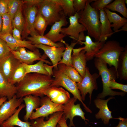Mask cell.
<instances>
[{"label": "cell", "instance_id": "cell-29", "mask_svg": "<svg viewBox=\"0 0 127 127\" xmlns=\"http://www.w3.org/2000/svg\"><path fill=\"white\" fill-rule=\"evenodd\" d=\"M118 77L120 80L127 79V47L121 53L118 69Z\"/></svg>", "mask_w": 127, "mask_h": 127}, {"label": "cell", "instance_id": "cell-14", "mask_svg": "<svg viewBox=\"0 0 127 127\" xmlns=\"http://www.w3.org/2000/svg\"><path fill=\"white\" fill-rule=\"evenodd\" d=\"M51 100L56 103L64 105L71 98L69 92L62 87L55 86L49 87L43 93Z\"/></svg>", "mask_w": 127, "mask_h": 127}, {"label": "cell", "instance_id": "cell-48", "mask_svg": "<svg viewBox=\"0 0 127 127\" xmlns=\"http://www.w3.org/2000/svg\"><path fill=\"white\" fill-rule=\"evenodd\" d=\"M65 116L63 114L58 123L61 127H68L67 126Z\"/></svg>", "mask_w": 127, "mask_h": 127}, {"label": "cell", "instance_id": "cell-30", "mask_svg": "<svg viewBox=\"0 0 127 127\" xmlns=\"http://www.w3.org/2000/svg\"><path fill=\"white\" fill-rule=\"evenodd\" d=\"M28 40L31 42L33 45L42 44L56 47H60L64 46V44L60 42L55 43L44 36L39 35H33L27 38Z\"/></svg>", "mask_w": 127, "mask_h": 127}, {"label": "cell", "instance_id": "cell-52", "mask_svg": "<svg viewBox=\"0 0 127 127\" xmlns=\"http://www.w3.org/2000/svg\"><path fill=\"white\" fill-rule=\"evenodd\" d=\"M121 31H127V24L123 26L122 29L120 30H119L118 32Z\"/></svg>", "mask_w": 127, "mask_h": 127}, {"label": "cell", "instance_id": "cell-21", "mask_svg": "<svg viewBox=\"0 0 127 127\" xmlns=\"http://www.w3.org/2000/svg\"><path fill=\"white\" fill-rule=\"evenodd\" d=\"M45 62L50 64L51 63L49 61L44 60H40L33 64H27L22 63L26 71V74L35 73L47 75H52L53 74V66L44 64Z\"/></svg>", "mask_w": 127, "mask_h": 127}, {"label": "cell", "instance_id": "cell-4", "mask_svg": "<svg viewBox=\"0 0 127 127\" xmlns=\"http://www.w3.org/2000/svg\"><path fill=\"white\" fill-rule=\"evenodd\" d=\"M124 50L125 48L121 46L118 41L109 40L105 42L94 57L102 59L110 67L113 66L118 78V69L119 57L121 52Z\"/></svg>", "mask_w": 127, "mask_h": 127}, {"label": "cell", "instance_id": "cell-18", "mask_svg": "<svg viewBox=\"0 0 127 127\" xmlns=\"http://www.w3.org/2000/svg\"><path fill=\"white\" fill-rule=\"evenodd\" d=\"M0 38L4 40L10 49L12 50L17 51L21 47L26 48L32 51L37 49L30 41L17 40L9 33L0 35Z\"/></svg>", "mask_w": 127, "mask_h": 127}, {"label": "cell", "instance_id": "cell-33", "mask_svg": "<svg viewBox=\"0 0 127 127\" xmlns=\"http://www.w3.org/2000/svg\"><path fill=\"white\" fill-rule=\"evenodd\" d=\"M60 6L63 9V13L66 17L74 16L76 12L73 5V0H50Z\"/></svg>", "mask_w": 127, "mask_h": 127}, {"label": "cell", "instance_id": "cell-32", "mask_svg": "<svg viewBox=\"0 0 127 127\" xmlns=\"http://www.w3.org/2000/svg\"><path fill=\"white\" fill-rule=\"evenodd\" d=\"M61 43L65 45V49L63 53L62 58L58 64H63L67 66L73 67L71 59V53L74 47L78 43V42H72L69 45L64 40H63Z\"/></svg>", "mask_w": 127, "mask_h": 127}, {"label": "cell", "instance_id": "cell-9", "mask_svg": "<svg viewBox=\"0 0 127 127\" xmlns=\"http://www.w3.org/2000/svg\"><path fill=\"white\" fill-rule=\"evenodd\" d=\"M99 76V75L96 73L91 74L89 68L87 67L85 75L82 80L80 82L76 83L83 101L85 100L86 94L89 93L91 103L93 91L98 89L97 79Z\"/></svg>", "mask_w": 127, "mask_h": 127}, {"label": "cell", "instance_id": "cell-38", "mask_svg": "<svg viewBox=\"0 0 127 127\" xmlns=\"http://www.w3.org/2000/svg\"><path fill=\"white\" fill-rule=\"evenodd\" d=\"M2 30L0 35L9 33L12 35L13 27L12 20L8 13L2 16Z\"/></svg>", "mask_w": 127, "mask_h": 127}, {"label": "cell", "instance_id": "cell-49", "mask_svg": "<svg viewBox=\"0 0 127 127\" xmlns=\"http://www.w3.org/2000/svg\"><path fill=\"white\" fill-rule=\"evenodd\" d=\"M18 51L19 53L21 55H23L26 53L27 52L25 48L24 47H21L19 48Z\"/></svg>", "mask_w": 127, "mask_h": 127}, {"label": "cell", "instance_id": "cell-51", "mask_svg": "<svg viewBox=\"0 0 127 127\" xmlns=\"http://www.w3.org/2000/svg\"><path fill=\"white\" fill-rule=\"evenodd\" d=\"M2 16L0 15V34L2 28Z\"/></svg>", "mask_w": 127, "mask_h": 127}, {"label": "cell", "instance_id": "cell-15", "mask_svg": "<svg viewBox=\"0 0 127 127\" xmlns=\"http://www.w3.org/2000/svg\"><path fill=\"white\" fill-rule=\"evenodd\" d=\"M34 45L37 48L41 49L44 51V54L51 60L54 69H58V64L61 59L65 47L63 46L56 47L42 44Z\"/></svg>", "mask_w": 127, "mask_h": 127}, {"label": "cell", "instance_id": "cell-10", "mask_svg": "<svg viewBox=\"0 0 127 127\" xmlns=\"http://www.w3.org/2000/svg\"><path fill=\"white\" fill-rule=\"evenodd\" d=\"M24 12V23L21 34L23 39L31 36L39 35L35 30L34 25L36 15L38 13L36 6H29L25 5Z\"/></svg>", "mask_w": 127, "mask_h": 127}, {"label": "cell", "instance_id": "cell-22", "mask_svg": "<svg viewBox=\"0 0 127 127\" xmlns=\"http://www.w3.org/2000/svg\"><path fill=\"white\" fill-rule=\"evenodd\" d=\"M10 51L15 57L21 62L28 65L31 64L36 60H45L47 56L45 54L41 56L38 49L33 51H28L23 55L20 54L17 51L10 49Z\"/></svg>", "mask_w": 127, "mask_h": 127}, {"label": "cell", "instance_id": "cell-34", "mask_svg": "<svg viewBox=\"0 0 127 127\" xmlns=\"http://www.w3.org/2000/svg\"><path fill=\"white\" fill-rule=\"evenodd\" d=\"M125 1V0H115L108 4L105 8L109 10L119 12L127 19V9Z\"/></svg>", "mask_w": 127, "mask_h": 127}, {"label": "cell", "instance_id": "cell-24", "mask_svg": "<svg viewBox=\"0 0 127 127\" xmlns=\"http://www.w3.org/2000/svg\"><path fill=\"white\" fill-rule=\"evenodd\" d=\"M25 107V104L22 103L18 107L15 113L2 124L1 127H32L31 123L28 121H23L19 118V114L21 111Z\"/></svg>", "mask_w": 127, "mask_h": 127}, {"label": "cell", "instance_id": "cell-54", "mask_svg": "<svg viewBox=\"0 0 127 127\" xmlns=\"http://www.w3.org/2000/svg\"><path fill=\"white\" fill-rule=\"evenodd\" d=\"M125 4L126 3V4H127V0H125Z\"/></svg>", "mask_w": 127, "mask_h": 127}, {"label": "cell", "instance_id": "cell-44", "mask_svg": "<svg viewBox=\"0 0 127 127\" xmlns=\"http://www.w3.org/2000/svg\"><path fill=\"white\" fill-rule=\"evenodd\" d=\"M9 0H0V15L2 16L8 12Z\"/></svg>", "mask_w": 127, "mask_h": 127}, {"label": "cell", "instance_id": "cell-3", "mask_svg": "<svg viewBox=\"0 0 127 127\" xmlns=\"http://www.w3.org/2000/svg\"><path fill=\"white\" fill-rule=\"evenodd\" d=\"M95 66L99 71V75L101 76L103 83V90L98 94L97 98L104 99L107 96H113L116 95L124 96L125 92L114 91L110 87V83L112 79L118 78L117 72L115 68H108L107 64L102 59L95 57L94 59Z\"/></svg>", "mask_w": 127, "mask_h": 127}, {"label": "cell", "instance_id": "cell-53", "mask_svg": "<svg viewBox=\"0 0 127 127\" xmlns=\"http://www.w3.org/2000/svg\"><path fill=\"white\" fill-rule=\"evenodd\" d=\"M56 127H61L60 126V125L58 124L57 125Z\"/></svg>", "mask_w": 127, "mask_h": 127}, {"label": "cell", "instance_id": "cell-16", "mask_svg": "<svg viewBox=\"0 0 127 127\" xmlns=\"http://www.w3.org/2000/svg\"><path fill=\"white\" fill-rule=\"evenodd\" d=\"M72 51L71 59L72 66L83 78L87 67L85 52L82 47L73 48Z\"/></svg>", "mask_w": 127, "mask_h": 127}, {"label": "cell", "instance_id": "cell-13", "mask_svg": "<svg viewBox=\"0 0 127 127\" xmlns=\"http://www.w3.org/2000/svg\"><path fill=\"white\" fill-rule=\"evenodd\" d=\"M11 53L0 60V73L9 82L14 71L21 63Z\"/></svg>", "mask_w": 127, "mask_h": 127}, {"label": "cell", "instance_id": "cell-11", "mask_svg": "<svg viewBox=\"0 0 127 127\" xmlns=\"http://www.w3.org/2000/svg\"><path fill=\"white\" fill-rule=\"evenodd\" d=\"M77 99L74 97L71 98L66 103L64 104L63 112L66 120L68 119L70 120L69 126L75 127L73 122L74 118L76 116L80 117L83 119L86 124L87 123L86 120L89 121L85 117L84 113L82 111L80 106V104H75Z\"/></svg>", "mask_w": 127, "mask_h": 127}, {"label": "cell", "instance_id": "cell-41", "mask_svg": "<svg viewBox=\"0 0 127 127\" xmlns=\"http://www.w3.org/2000/svg\"><path fill=\"white\" fill-rule=\"evenodd\" d=\"M11 52L6 42L0 38V60L9 55Z\"/></svg>", "mask_w": 127, "mask_h": 127}, {"label": "cell", "instance_id": "cell-19", "mask_svg": "<svg viewBox=\"0 0 127 127\" xmlns=\"http://www.w3.org/2000/svg\"><path fill=\"white\" fill-rule=\"evenodd\" d=\"M114 98V97H111L105 100L97 98L94 101L96 107L99 110V112L95 114V117L97 119H101L105 124H108L110 119L114 118L111 115L112 111L108 108L107 103L110 100Z\"/></svg>", "mask_w": 127, "mask_h": 127}, {"label": "cell", "instance_id": "cell-2", "mask_svg": "<svg viewBox=\"0 0 127 127\" xmlns=\"http://www.w3.org/2000/svg\"><path fill=\"white\" fill-rule=\"evenodd\" d=\"M90 3L87 0L84 9L78 13L80 16L78 21L85 28L88 35L98 41L101 33L100 13L92 8Z\"/></svg>", "mask_w": 127, "mask_h": 127}, {"label": "cell", "instance_id": "cell-27", "mask_svg": "<svg viewBox=\"0 0 127 127\" xmlns=\"http://www.w3.org/2000/svg\"><path fill=\"white\" fill-rule=\"evenodd\" d=\"M16 93V86L7 81L0 73V97H6L9 100Z\"/></svg>", "mask_w": 127, "mask_h": 127}, {"label": "cell", "instance_id": "cell-42", "mask_svg": "<svg viewBox=\"0 0 127 127\" xmlns=\"http://www.w3.org/2000/svg\"><path fill=\"white\" fill-rule=\"evenodd\" d=\"M115 79L111 80L110 83V87L111 89H117L120 90L123 92H127V85L124 84L116 82Z\"/></svg>", "mask_w": 127, "mask_h": 127}, {"label": "cell", "instance_id": "cell-47", "mask_svg": "<svg viewBox=\"0 0 127 127\" xmlns=\"http://www.w3.org/2000/svg\"><path fill=\"white\" fill-rule=\"evenodd\" d=\"M118 119L119 120L118 125L114 127H127V119L119 117Z\"/></svg>", "mask_w": 127, "mask_h": 127}, {"label": "cell", "instance_id": "cell-35", "mask_svg": "<svg viewBox=\"0 0 127 127\" xmlns=\"http://www.w3.org/2000/svg\"><path fill=\"white\" fill-rule=\"evenodd\" d=\"M26 74L25 69L21 63L14 71L9 82L13 85L17 84L23 79Z\"/></svg>", "mask_w": 127, "mask_h": 127}, {"label": "cell", "instance_id": "cell-50", "mask_svg": "<svg viewBox=\"0 0 127 127\" xmlns=\"http://www.w3.org/2000/svg\"><path fill=\"white\" fill-rule=\"evenodd\" d=\"M7 99V98L6 97H0V106Z\"/></svg>", "mask_w": 127, "mask_h": 127}, {"label": "cell", "instance_id": "cell-55", "mask_svg": "<svg viewBox=\"0 0 127 127\" xmlns=\"http://www.w3.org/2000/svg\"></svg>", "mask_w": 127, "mask_h": 127}, {"label": "cell", "instance_id": "cell-20", "mask_svg": "<svg viewBox=\"0 0 127 127\" xmlns=\"http://www.w3.org/2000/svg\"><path fill=\"white\" fill-rule=\"evenodd\" d=\"M105 42L99 41L93 42L88 35L85 36V41H79L78 43L81 45L84 44L83 47L85 52V55L87 61L92 60L95 55L102 48Z\"/></svg>", "mask_w": 127, "mask_h": 127}, {"label": "cell", "instance_id": "cell-7", "mask_svg": "<svg viewBox=\"0 0 127 127\" xmlns=\"http://www.w3.org/2000/svg\"><path fill=\"white\" fill-rule=\"evenodd\" d=\"M79 17L78 13L76 12L74 16L69 17L70 25L67 27L62 28L61 31V33L63 35H69L70 37L78 43L85 41L84 32L86 31L84 27L79 22Z\"/></svg>", "mask_w": 127, "mask_h": 127}, {"label": "cell", "instance_id": "cell-43", "mask_svg": "<svg viewBox=\"0 0 127 127\" xmlns=\"http://www.w3.org/2000/svg\"><path fill=\"white\" fill-rule=\"evenodd\" d=\"M87 0H73V5L76 12L79 13L83 10Z\"/></svg>", "mask_w": 127, "mask_h": 127}, {"label": "cell", "instance_id": "cell-28", "mask_svg": "<svg viewBox=\"0 0 127 127\" xmlns=\"http://www.w3.org/2000/svg\"><path fill=\"white\" fill-rule=\"evenodd\" d=\"M104 10L106 13L109 20L111 23V27L113 28L114 33L118 32V29L127 24V19L122 17L115 13L112 12L105 8Z\"/></svg>", "mask_w": 127, "mask_h": 127}, {"label": "cell", "instance_id": "cell-26", "mask_svg": "<svg viewBox=\"0 0 127 127\" xmlns=\"http://www.w3.org/2000/svg\"><path fill=\"white\" fill-rule=\"evenodd\" d=\"M26 107V114L24 117L25 121H28L34 109L39 107L40 98L39 96L29 95L23 98Z\"/></svg>", "mask_w": 127, "mask_h": 127}, {"label": "cell", "instance_id": "cell-17", "mask_svg": "<svg viewBox=\"0 0 127 127\" xmlns=\"http://www.w3.org/2000/svg\"><path fill=\"white\" fill-rule=\"evenodd\" d=\"M68 23L66 17L63 13L60 20L52 25L49 31L44 36L54 43L58 41L61 42L63 38L66 36L61 33L62 27L66 25Z\"/></svg>", "mask_w": 127, "mask_h": 127}, {"label": "cell", "instance_id": "cell-23", "mask_svg": "<svg viewBox=\"0 0 127 127\" xmlns=\"http://www.w3.org/2000/svg\"><path fill=\"white\" fill-rule=\"evenodd\" d=\"M64 114L63 111L55 112L51 115L48 119L45 121L44 117H41L31 122L32 127H56Z\"/></svg>", "mask_w": 127, "mask_h": 127}, {"label": "cell", "instance_id": "cell-36", "mask_svg": "<svg viewBox=\"0 0 127 127\" xmlns=\"http://www.w3.org/2000/svg\"><path fill=\"white\" fill-rule=\"evenodd\" d=\"M48 26L45 19L40 14L38 13L36 17L34 26L35 30L38 34L44 36Z\"/></svg>", "mask_w": 127, "mask_h": 127}, {"label": "cell", "instance_id": "cell-40", "mask_svg": "<svg viewBox=\"0 0 127 127\" xmlns=\"http://www.w3.org/2000/svg\"><path fill=\"white\" fill-rule=\"evenodd\" d=\"M113 1V0H95L90 5L92 8L96 11H99L101 10H103L108 4Z\"/></svg>", "mask_w": 127, "mask_h": 127}, {"label": "cell", "instance_id": "cell-12", "mask_svg": "<svg viewBox=\"0 0 127 127\" xmlns=\"http://www.w3.org/2000/svg\"><path fill=\"white\" fill-rule=\"evenodd\" d=\"M23 100V98H17L15 95L11 99L6 100L0 106V127L3 123L12 116Z\"/></svg>", "mask_w": 127, "mask_h": 127}, {"label": "cell", "instance_id": "cell-8", "mask_svg": "<svg viewBox=\"0 0 127 127\" xmlns=\"http://www.w3.org/2000/svg\"><path fill=\"white\" fill-rule=\"evenodd\" d=\"M40 106L33 111L30 119L31 120L35 119L39 117H47L54 113L63 111L64 105L54 103L51 101L47 96L40 99Z\"/></svg>", "mask_w": 127, "mask_h": 127}, {"label": "cell", "instance_id": "cell-5", "mask_svg": "<svg viewBox=\"0 0 127 127\" xmlns=\"http://www.w3.org/2000/svg\"><path fill=\"white\" fill-rule=\"evenodd\" d=\"M52 75L54 78L50 87L61 86L63 87L71 93L73 97L81 102L87 112L92 113L91 111L87 106L82 100L80 92L76 82L58 69H53Z\"/></svg>", "mask_w": 127, "mask_h": 127}, {"label": "cell", "instance_id": "cell-1", "mask_svg": "<svg viewBox=\"0 0 127 127\" xmlns=\"http://www.w3.org/2000/svg\"><path fill=\"white\" fill-rule=\"evenodd\" d=\"M53 79L52 75L37 73L27 74L16 86L17 98L32 95L42 97L43 92L50 87Z\"/></svg>", "mask_w": 127, "mask_h": 127}, {"label": "cell", "instance_id": "cell-25", "mask_svg": "<svg viewBox=\"0 0 127 127\" xmlns=\"http://www.w3.org/2000/svg\"><path fill=\"white\" fill-rule=\"evenodd\" d=\"M99 12L101 29L99 41L105 42L107 38L112 35L114 33L111 28V23L104 9L100 10Z\"/></svg>", "mask_w": 127, "mask_h": 127}, {"label": "cell", "instance_id": "cell-45", "mask_svg": "<svg viewBox=\"0 0 127 127\" xmlns=\"http://www.w3.org/2000/svg\"><path fill=\"white\" fill-rule=\"evenodd\" d=\"M43 0H22L23 5L29 6H37Z\"/></svg>", "mask_w": 127, "mask_h": 127}, {"label": "cell", "instance_id": "cell-37", "mask_svg": "<svg viewBox=\"0 0 127 127\" xmlns=\"http://www.w3.org/2000/svg\"><path fill=\"white\" fill-rule=\"evenodd\" d=\"M23 5L20 6L12 20L13 28L15 27L19 29L21 34L24 23V19L22 12Z\"/></svg>", "mask_w": 127, "mask_h": 127}, {"label": "cell", "instance_id": "cell-39", "mask_svg": "<svg viewBox=\"0 0 127 127\" xmlns=\"http://www.w3.org/2000/svg\"><path fill=\"white\" fill-rule=\"evenodd\" d=\"M23 5L22 0H9L8 13L12 20L20 6Z\"/></svg>", "mask_w": 127, "mask_h": 127}, {"label": "cell", "instance_id": "cell-31", "mask_svg": "<svg viewBox=\"0 0 127 127\" xmlns=\"http://www.w3.org/2000/svg\"><path fill=\"white\" fill-rule=\"evenodd\" d=\"M58 67L59 70L75 82H79L82 80L83 78L73 67L67 66L63 64H58Z\"/></svg>", "mask_w": 127, "mask_h": 127}, {"label": "cell", "instance_id": "cell-46", "mask_svg": "<svg viewBox=\"0 0 127 127\" xmlns=\"http://www.w3.org/2000/svg\"><path fill=\"white\" fill-rule=\"evenodd\" d=\"M21 32L17 28L13 27L12 32V36L14 38L18 40H21Z\"/></svg>", "mask_w": 127, "mask_h": 127}, {"label": "cell", "instance_id": "cell-6", "mask_svg": "<svg viewBox=\"0 0 127 127\" xmlns=\"http://www.w3.org/2000/svg\"><path fill=\"white\" fill-rule=\"evenodd\" d=\"M36 7L38 13L45 19L48 25H52L61 19L63 12L61 7L50 0H43Z\"/></svg>", "mask_w": 127, "mask_h": 127}]
</instances>
